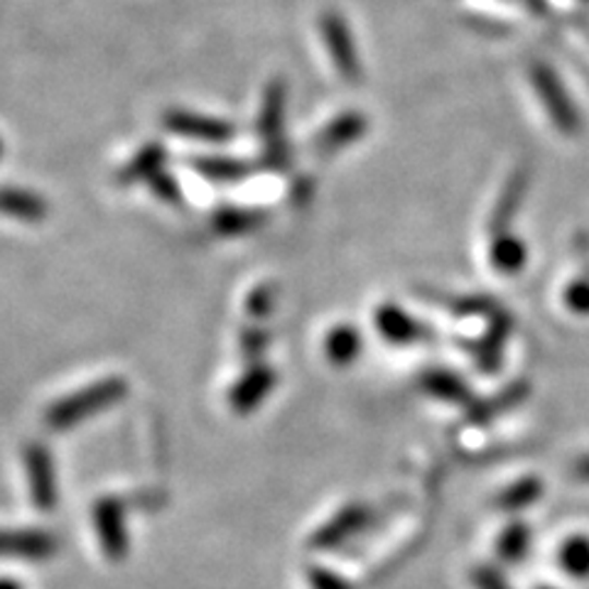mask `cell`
Returning <instances> with one entry per match:
<instances>
[{
    "label": "cell",
    "mask_w": 589,
    "mask_h": 589,
    "mask_svg": "<svg viewBox=\"0 0 589 589\" xmlns=\"http://www.w3.org/2000/svg\"><path fill=\"white\" fill-rule=\"evenodd\" d=\"M128 396V381L121 376H108L96 383H88L82 390L55 400L45 412V425L49 430H69L94 418L96 412L116 406Z\"/></svg>",
    "instance_id": "6da1fadb"
},
{
    "label": "cell",
    "mask_w": 589,
    "mask_h": 589,
    "mask_svg": "<svg viewBox=\"0 0 589 589\" xmlns=\"http://www.w3.org/2000/svg\"><path fill=\"white\" fill-rule=\"evenodd\" d=\"M528 76L540 98V106L545 108L548 118L553 121L557 131L565 135L577 133L579 125H582V118H579L573 96H569L555 69L545 62H533L528 69Z\"/></svg>",
    "instance_id": "7a4b0ae2"
},
{
    "label": "cell",
    "mask_w": 589,
    "mask_h": 589,
    "mask_svg": "<svg viewBox=\"0 0 589 589\" xmlns=\"http://www.w3.org/2000/svg\"><path fill=\"white\" fill-rule=\"evenodd\" d=\"M320 35L322 45L329 55L334 72H337L347 84H359L363 76L361 55L357 39H353L351 27L347 20H344V15L337 13V10H324L320 15Z\"/></svg>",
    "instance_id": "3957f363"
},
{
    "label": "cell",
    "mask_w": 589,
    "mask_h": 589,
    "mask_svg": "<svg viewBox=\"0 0 589 589\" xmlns=\"http://www.w3.org/2000/svg\"><path fill=\"white\" fill-rule=\"evenodd\" d=\"M285 98H288V86H285L283 79H271L263 92L259 111V133L263 137V157L273 167L288 165V145H285L283 137Z\"/></svg>",
    "instance_id": "277c9868"
},
{
    "label": "cell",
    "mask_w": 589,
    "mask_h": 589,
    "mask_svg": "<svg viewBox=\"0 0 589 589\" xmlns=\"http://www.w3.org/2000/svg\"><path fill=\"white\" fill-rule=\"evenodd\" d=\"M96 538L108 560H123L128 555L125 504L116 496L98 498L92 508Z\"/></svg>",
    "instance_id": "5b68a950"
},
{
    "label": "cell",
    "mask_w": 589,
    "mask_h": 589,
    "mask_svg": "<svg viewBox=\"0 0 589 589\" xmlns=\"http://www.w3.org/2000/svg\"><path fill=\"white\" fill-rule=\"evenodd\" d=\"M25 469L33 504L43 510H52L59 501L55 461L43 442H29L25 447Z\"/></svg>",
    "instance_id": "8992f818"
},
{
    "label": "cell",
    "mask_w": 589,
    "mask_h": 589,
    "mask_svg": "<svg viewBox=\"0 0 589 589\" xmlns=\"http://www.w3.org/2000/svg\"><path fill=\"white\" fill-rule=\"evenodd\" d=\"M163 125L170 133L184 135L190 141H202V143H229L233 135V125L226 123L224 118L184 111V108H172L163 116Z\"/></svg>",
    "instance_id": "52a82bcc"
},
{
    "label": "cell",
    "mask_w": 589,
    "mask_h": 589,
    "mask_svg": "<svg viewBox=\"0 0 589 589\" xmlns=\"http://www.w3.org/2000/svg\"><path fill=\"white\" fill-rule=\"evenodd\" d=\"M369 131V118L361 111H344L334 116L327 125L320 128V133L312 137V151L320 155L339 153L344 147L361 141Z\"/></svg>",
    "instance_id": "ba28073f"
},
{
    "label": "cell",
    "mask_w": 589,
    "mask_h": 589,
    "mask_svg": "<svg viewBox=\"0 0 589 589\" xmlns=\"http://www.w3.org/2000/svg\"><path fill=\"white\" fill-rule=\"evenodd\" d=\"M57 538L37 528H3L0 530V557L47 560L57 553Z\"/></svg>",
    "instance_id": "9c48e42d"
},
{
    "label": "cell",
    "mask_w": 589,
    "mask_h": 589,
    "mask_svg": "<svg viewBox=\"0 0 589 589\" xmlns=\"http://www.w3.org/2000/svg\"><path fill=\"white\" fill-rule=\"evenodd\" d=\"M0 214L15 221L39 224L47 219L49 204L43 194L23 190V187H0Z\"/></svg>",
    "instance_id": "30bf717a"
},
{
    "label": "cell",
    "mask_w": 589,
    "mask_h": 589,
    "mask_svg": "<svg viewBox=\"0 0 589 589\" xmlns=\"http://www.w3.org/2000/svg\"><path fill=\"white\" fill-rule=\"evenodd\" d=\"M165 163V147L160 143H147L141 153H135V157L128 163L121 172H118L116 182L118 184H135V182H151L157 172H163Z\"/></svg>",
    "instance_id": "8fae6325"
},
{
    "label": "cell",
    "mask_w": 589,
    "mask_h": 589,
    "mask_svg": "<svg viewBox=\"0 0 589 589\" xmlns=\"http://www.w3.org/2000/svg\"><path fill=\"white\" fill-rule=\"evenodd\" d=\"M273 381L275 376L271 373V369H265V366L245 373V376L231 388V408L243 412V410H251L253 406H259V402L268 396Z\"/></svg>",
    "instance_id": "7c38bea8"
},
{
    "label": "cell",
    "mask_w": 589,
    "mask_h": 589,
    "mask_svg": "<svg viewBox=\"0 0 589 589\" xmlns=\"http://www.w3.org/2000/svg\"><path fill=\"white\" fill-rule=\"evenodd\" d=\"M192 167L209 182L219 184L241 182L249 177V165L231 160V157H196V160H192Z\"/></svg>",
    "instance_id": "4fadbf2b"
},
{
    "label": "cell",
    "mask_w": 589,
    "mask_h": 589,
    "mask_svg": "<svg viewBox=\"0 0 589 589\" xmlns=\"http://www.w3.org/2000/svg\"><path fill=\"white\" fill-rule=\"evenodd\" d=\"M263 221V214L249 212V209H236V206H226V209L214 214V229L224 236H239L245 231L259 229Z\"/></svg>",
    "instance_id": "5bb4252c"
},
{
    "label": "cell",
    "mask_w": 589,
    "mask_h": 589,
    "mask_svg": "<svg viewBox=\"0 0 589 589\" xmlns=\"http://www.w3.org/2000/svg\"><path fill=\"white\" fill-rule=\"evenodd\" d=\"M376 322H378V329H381L383 337L390 339V341L418 339V324L398 308H381Z\"/></svg>",
    "instance_id": "9a60e30c"
},
{
    "label": "cell",
    "mask_w": 589,
    "mask_h": 589,
    "mask_svg": "<svg viewBox=\"0 0 589 589\" xmlns=\"http://www.w3.org/2000/svg\"><path fill=\"white\" fill-rule=\"evenodd\" d=\"M560 565L567 575L589 577V538L575 536L560 548Z\"/></svg>",
    "instance_id": "2e32d148"
},
{
    "label": "cell",
    "mask_w": 589,
    "mask_h": 589,
    "mask_svg": "<svg viewBox=\"0 0 589 589\" xmlns=\"http://www.w3.org/2000/svg\"><path fill=\"white\" fill-rule=\"evenodd\" d=\"M359 334L357 329L351 327H337L334 332H329L327 344H324V349H327V357L334 363H349L357 359L359 353Z\"/></svg>",
    "instance_id": "e0dca14e"
},
{
    "label": "cell",
    "mask_w": 589,
    "mask_h": 589,
    "mask_svg": "<svg viewBox=\"0 0 589 589\" xmlns=\"http://www.w3.org/2000/svg\"><path fill=\"white\" fill-rule=\"evenodd\" d=\"M491 261H494L498 271L516 273L526 261L524 243L516 241L514 236H501V239L494 243V249H491Z\"/></svg>",
    "instance_id": "ac0fdd59"
},
{
    "label": "cell",
    "mask_w": 589,
    "mask_h": 589,
    "mask_svg": "<svg viewBox=\"0 0 589 589\" xmlns=\"http://www.w3.org/2000/svg\"><path fill=\"white\" fill-rule=\"evenodd\" d=\"M361 516H363L361 508H347L339 518L329 520V524L320 530V536H317V540H314V543L317 545L339 543V540H344V536L351 533V528H357Z\"/></svg>",
    "instance_id": "d6986e66"
},
{
    "label": "cell",
    "mask_w": 589,
    "mask_h": 589,
    "mask_svg": "<svg viewBox=\"0 0 589 589\" xmlns=\"http://www.w3.org/2000/svg\"><path fill=\"white\" fill-rule=\"evenodd\" d=\"M528 543V533H526V528L524 526H514V528H508L506 530V536L501 538V555L508 557V560H516L524 555V548Z\"/></svg>",
    "instance_id": "ffe728a7"
},
{
    "label": "cell",
    "mask_w": 589,
    "mask_h": 589,
    "mask_svg": "<svg viewBox=\"0 0 589 589\" xmlns=\"http://www.w3.org/2000/svg\"><path fill=\"white\" fill-rule=\"evenodd\" d=\"M147 184H151V190L160 196L163 202H170V204L180 202V184H177L175 177H170L167 172H157Z\"/></svg>",
    "instance_id": "44dd1931"
},
{
    "label": "cell",
    "mask_w": 589,
    "mask_h": 589,
    "mask_svg": "<svg viewBox=\"0 0 589 589\" xmlns=\"http://www.w3.org/2000/svg\"><path fill=\"white\" fill-rule=\"evenodd\" d=\"M540 494V486L536 484L533 479L530 481H524V484L516 486L514 491H508L506 494V506H520V504H530V501H536Z\"/></svg>",
    "instance_id": "7402d4cb"
},
{
    "label": "cell",
    "mask_w": 589,
    "mask_h": 589,
    "mask_svg": "<svg viewBox=\"0 0 589 589\" xmlns=\"http://www.w3.org/2000/svg\"><path fill=\"white\" fill-rule=\"evenodd\" d=\"M567 304L577 312H589V285L577 283L567 290Z\"/></svg>",
    "instance_id": "603a6c76"
},
{
    "label": "cell",
    "mask_w": 589,
    "mask_h": 589,
    "mask_svg": "<svg viewBox=\"0 0 589 589\" xmlns=\"http://www.w3.org/2000/svg\"><path fill=\"white\" fill-rule=\"evenodd\" d=\"M310 582L314 589H349L344 579L332 573H324V569H314V573H310Z\"/></svg>",
    "instance_id": "cb8c5ba5"
},
{
    "label": "cell",
    "mask_w": 589,
    "mask_h": 589,
    "mask_svg": "<svg viewBox=\"0 0 589 589\" xmlns=\"http://www.w3.org/2000/svg\"><path fill=\"white\" fill-rule=\"evenodd\" d=\"M474 582L479 589H508L504 579L494 573H489V569H484V567H481L479 573L474 575Z\"/></svg>",
    "instance_id": "d4e9b609"
},
{
    "label": "cell",
    "mask_w": 589,
    "mask_h": 589,
    "mask_svg": "<svg viewBox=\"0 0 589 589\" xmlns=\"http://www.w3.org/2000/svg\"><path fill=\"white\" fill-rule=\"evenodd\" d=\"M0 589H23V585L15 582V579H10V577H0Z\"/></svg>",
    "instance_id": "484cf974"
},
{
    "label": "cell",
    "mask_w": 589,
    "mask_h": 589,
    "mask_svg": "<svg viewBox=\"0 0 589 589\" xmlns=\"http://www.w3.org/2000/svg\"><path fill=\"white\" fill-rule=\"evenodd\" d=\"M0 155H3V141H0Z\"/></svg>",
    "instance_id": "4316f807"
},
{
    "label": "cell",
    "mask_w": 589,
    "mask_h": 589,
    "mask_svg": "<svg viewBox=\"0 0 589 589\" xmlns=\"http://www.w3.org/2000/svg\"><path fill=\"white\" fill-rule=\"evenodd\" d=\"M540 589H548V587H540Z\"/></svg>",
    "instance_id": "83f0119b"
}]
</instances>
